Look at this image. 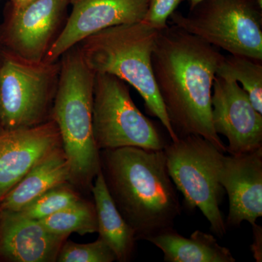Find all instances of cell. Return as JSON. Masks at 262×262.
Segmentation results:
<instances>
[{"mask_svg": "<svg viewBox=\"0 0 262 262\" xmlns=\"http://www.w3.org/2000/svg\"><path fill=\"white\" fill-rule=\"evenodd\" d=\"M80 199L72 184L69 183L44 193L19 212L29 218L40 221L72 206Z\"/></svg>", "mask_w": 262, "mask_h": 262, "instance_id": "20", "label": "cell"}, {"mask_svg": "<svg viewBox=\"0 0 262 262\" xmlns=\"http://www.w3.org/2000/svg\"><path fill=\"white\" fill-rule=\"evenodd\" d=\"M184 0H149L144 20L150 27L160 31L168 27V20Z\"/></svg>", "mask_w": 262, "mask_h": 262, "instance_id": "22", "label": "cell"}, {"mask_svg": "<svg viewBox=\"0 0 262 262\" xmlns=\"http://www.w3.org/2000/svg\"><path fill=\"white\" fill-rule=\"evenodd\" d=\"M216 75L242 84L253 107L262 114V61L239 55L224 56Z\"/></svg>", "mask_w": 262, "mask_h": 262, "instance_id": "18", "label": "cell"}, {"mask_svg": "<svg viewBox=\"0 0 262 262\" xmlns=\"http://www.w3.org/2000/svg\"><path fill=\"white\" fill-rule=\"evenodd\" d=\"M164 253L166 262H234L228 248L220 246L212 234L194 231L189 238L173 229L146 239Z\"/></svg>", "mask_w": 262, "mask_h": 262, "instance_id": "17", "label": "cell"}, {"mask_svg": "<svg viewBox=\"0 0 262 262\" xmlns=\"http://www.w3.org/2000/svg\"><path fill=\"white\" fill-rule=\"evenodd\" d=\"M1 55H2V50H0V59H1ZM3 129L2 127L1 123H0V134L3 132Z\"/></svg>", "mask_w": 262, "mask_h": 262, "instance_id": "27", "label": "cell"}, {"mask_svg": "<svg viewBox=\"0 0 262 262\" xmlns=\"http://www.w3.org/2000/svg\"><path fill=\"white\" fill-rule=\"evenodd\" d=\"M158 33L144 21L121 24L92 34L77 46L95 73L110 74L132 85L144 100L148 113L159 119L171 141H177L178 136L169 121L151 67Z\"/></svg>", "mask_w": 262, "mask_h": 262, "instance_id": "3", "label": "cell"}, {"mask_svg": "<svg viewBox=\"0 0 262 262\" xmlns=\"http://www.w3.org/2000/svg\"><path fill=\"white\" fill-rule=\"evenodd\" d=\"M60 68V60L29 61L2 49L0 123L3 130L35 126L51 119Z\"/></svg>", "mask_w": 262, "mask_h": 262, "instance_id": "6", "label": "cell"}, {"mask_svg": "<svg viewBox=\"0 0 262 262\" xmlns=\"http://www.w3.org/2000/svg\"><path fill=\"white\" fill-rule=\"evenodd\" d=\"M72 11L44 61H59L64 53L103 29L143 21L149 0H70Z\"/></svg>", "mask_w": 262, "mask_h": 262, "instance_id": "10", "label": "cell"}, {"mask_svg": "<svg viewBox=\"0 0 262 262\" xmlns=\"http://www.w3.org/2000/svg\"><path fill=\"white\" fill-rule=\"evenodd\" d=\"M70 0H34L10 7L0 33L3 49L23 59L43 61L60 32Z\"/></svg>", "mask_w": 262, "mask_h": 262, "instance_id": "9", "label": "cell"}, {"mask_svg": "<svg viewBox=\"0 0 262 262\" xmlns=\"http://www.w3.org/2000/svg\"><path fill=\"white\" fill-rule=\"evenodd\" d=\"M253 244L252 246L253 252L254 253L256 261H261V258L259 256V242H261V227L258 225L253 226ZM261 254V253H260Z\"/></svg>", "mask_w": 262, "mask_h": 262, "instance_id": "23", "label": "cell"}, {"mask_svg": "<svg viewBox=\"0 0 262 262\" xmlns=\"http://www.w3.org/2000/svg\"><path fill=\"white\" fill-rule=\"evenodd\" d=\"M211 119L215 133L227 138L229 155L247 154L262 148V114L255 110L236 81L215 75Z\"/></svg>", "mask_w": 262, "mask_h": 262, "instance_id": "11", "label": "cell"}, {"mask_svg": "<svg viewBox=\"0 0 262 262\" xmlns=\"http://www.w3.org/2000/svg\"><path fill=\"white\" fill-rule=\"evenodd\" d=\"M256 3H257L258 6L262 8V0H256Z\"/></svg>", "mask_w": 262, "mask_h": 262, "instance_id": "26", "label": "cell"}, {"mask_svg": "<svg viewBox=\"0 0 262 262\" xmlns=\"http://www.w3.org/2000/svg\"><path fill=\"white\" fill-rule=\"evenodd\" d=\"M67 238L20 212L0 211V257L6 261L56 262Z\"/></svg>", "mask_w": 262, "mask_h": 262, "instance_id": "14", "label": "cell"}, {"mask_svg": "<svg viewBox=\"0 0 262 262\" xmlns=\"http://www.w3.org/2000/svg\"><path fill=\"white\" fill-rule=\"evenodd\" d=\"M61 146L52 119L35 126L0 134V202L29 170L53 150Z\"/></svg>", "mask_w": 262, "mask_h": 262, "instance_id": "12", "label": "cell"}, {"mask_svg": "<svg viewBox=\"0 0 262 262\" xmlns=\"http://www.w3.org/2000/svg\"><path fill=\"white\" fill-rule=\"evenodd\" d=\"M117 261L116 256L107 244L98 237L97 241L89 244H76L65 241L57 261L58 262H113Z\"/></svg>", "mask_w": 262, "mask_h": 262, "instance_id": "21", "label": "cell"}, {"mask_svg": "<svg viewBox=\"0 0 262 262\" xmlns=\"http://www.w3.org/2000/svg\"><path fill=\"white\" fill-rule=\"evenodd\" d=\"M33 1L34 0H10V3H11L10 7L17 9V8H23Z\"/></svg>", "mask_w": 262, "mask_h": 262, "instance_id": "24", "label": "cell"}, {"mask_svg": "<svg viewBox=\"0 0 262 262\" xmlns=\"http://www.w3.org/2000/svg\"><path fill=\"white\" fill-rule=\"evenodd\" d=\"M219 179L229 198L227 228L239 227L243 222L256 225L262 216V148L247 154L224 155Z\"/></svg>", "mask_w": 262, "mask_h": 262, "instance_id": "13", "label": "cell"}, {"mask_svg": "<svg viewBox=\"0 0 262 262\" xmlns=\"http://www.w3.org/2000/svg\"><path fill=\"white\" fill-rule=\"evenodd\" d=\"M91 191L97 215L99 238L113 250L117 261H131L135 255L137 239L110 196L101 170L94 179Z\"/></svg>", "mask_w": 262, "mask_h": 262, "instance_id": "16", "label": "cell"}, {"mask_svg": "<svg viewBox=\"0 0 262 262\" xmlns=\"http://www.w3.org/2000/svg\"><path fill=\"white\" fill-rule=\"evenodd\" d=\"M60 63L51 118L58 127L70 163L72 185L91 187L101 170L100 151L93 133L95 72L86 64L77 46L64 53Z\"/></svg>", "mask_w": 262, "mask_h": 262, "instance_id": "4", "label": "cell"}, {"mask_svg": "<svg viewBox=\"0 0 262 262\" xmlns=\"http://www.w3.org/2000/svg\"><path fill=\"white\" fill-rule=\"evenodd\" d=\"M172 24L229 54L262 61V8L256 0H203Z\"/></svg>", "mask_w": 262, "mask_h": 262, "instance_id": "7", "label": "cell"}, {"mask_svg": "<svg viewBox=\"0 0 262 262\" xmlns=\"http://www.w3.org/2000/svg\"><path fill=\"white\" fill-rule=\"evenodd\" d=\"M100 163L110 196L137 241L173 228L181 206L164 149L101 150Z\"/></svg>", "mask_w": 262, "mask_h": 262, "instance_id": "2", "label": "cell"}, {"mask_svg": "<svg viewBox=\"0 0 262 262\" xmlns=\"http://www.w3.org/2000/svg\"><path fill=\"white\" fill-rule=\"evenodd\" d=\"M188 3H189V10L192 9L196 5H198V3H201L203 0H187Z\"/></svg>", "mask_w": 262, "mask_h": 262, "instance_id": "25", "label": "cell"}, {"mask_svg": "<svg viewBox=\"0 0 262 262\" xmlns=\"http://www.w3.org/2000/svg\"><path fill=\"white\" fill-rule=\"evenodd\" d=\"M52 233L69 237L72 233L80 235L98 232V220L94 203L82 198L72 206L40 220Z\"/></svg>", "mask_w": 262, "mask_h": 262, "instance_id": "19", "label": "cell"}, {"mask_svg": "<svg viewBox=\"0 0 262 262\" xmlns=\"http://www.w3.org/2000/svg\"><path fill=\"white\" fill-rule=\"evenodd\" d=\"M169 175L184 203L190 210L198 208L220 237L227 233L225 217L220 206L225 191L219 175L225 153L202 136L179 137L165 149Z\"/></svg>", "mask_w": 262, "mask_h": 262, "instance_id": "5", "label": "cell"}, {"mask_svg": "<svg viewBox=\"0 0 262 262\" xmlns=\"http://www.w3.org/2000/svg\"><path fill=\"white\" fill-rule=\"evenodd\" d=\"M92 121L99 151L126 146L163 150L168 144L136 106L126 82L110 74L95 73Z\"/></svg>", "mask_w": 262, "mask_h": 262, "instance_id": "8", "label": "cell"}, {"mask_svg": "<svg viewBox=\"0 0 262 262\" xmlns=\"http://www.w3.org/2000/svg\"><path fill=\"white\" fill-rule=\"evenodd\" d=\"M220 49L175 25L158 31L151 67L169 121L178 137L202 136L222 152L225 143L213 128L211 95Z\"/></svg>", "mask_w": 262, "mask_h": 262, "instance_id": "1", "label": "cell"}, {"mask_svg": "<svg viewBox=\"0 0 262 262\" xmlns=\"http://www.w3.org/2000/svg\"><path fill=\"white\" fill-rule=\"evenodd\" d=\"M72 184L68 158L61 146L34 165L0 202V211H20L53 188Z\"/></svg>", "mask_w": 262, "mask_h": 262, "instance_id": "15", "label": "cell"}]
</instances>
